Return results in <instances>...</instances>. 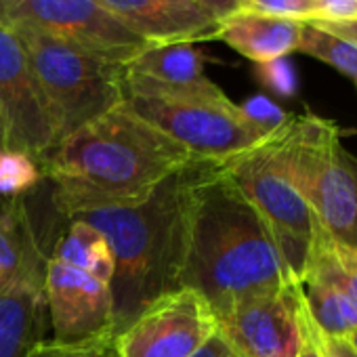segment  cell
Returning a JSON list of instances; mask_svg holds the SVG:
<instances>
[{
	"instance_id": "cell-9",
	"label": "cell",
	"mask_w": 357,
	"mask_h": 357,
	"mask_svg": "<svg viewBox=\"0 0 357 357\" xmlns=\"http://www.w3.org/2000/svg\"><path fill=\"white\" fill-rule=\"evenodd\" d=\"M0 132L3 149L43 158L55 143V124L28 51L13 28L0 22Z\"/></svg>"
},
{
	"instance_id": "cell-29",
	"label": "cell",
	"mask_w": 357,
	"mask_h": 357,
	"mask_svg": "<svg viewBox=\"0 0 357 357\" xmlns=\"http://www.w3.org/2000/svg\"><path fill=\"white\" fill-rule=\"evenodd\" d=\"M190 3L202 7L204 11H208L219 22H223L225 17L240 11V0H190Z\"/></svg>"
},
{
	"instance_id": "cell-33",
	"label": "cell",
	"mask_w": 357,
	"mask_h": 357,
	"mask_svg": "<svg viewBox=\"0 0 357 357\" xmlns=\"http://www.w3.org/2000/svg\"><path fill=\"white\" fill-rule=\"evenodd\" d=\"M0 149H3V132H0Z\"/></svg>"
},
{
	"instance_id": "cell-11",
	"label": "cell",
	"mask_w": 357,
	"mask_h": 357,
	"mask_svg": "<svg viewBox=\"0 0 357 357\" xmlns=\"http://www.w3.org/2000/svg\"><path fill=\"white\" fill-rule=\"evenodd\" d=\"M217 321L240 357H298L305 347L298 284L246 298Z\"/></svg>"
},
{
	"instance_id": "cell-22",
	"label": "cell",
	"mask_w": 357,
	"mask_h": 357,
	"mask_svg": "<svg viewBox=\"0 0 357 357\" xmlns=\"http://www.w3.org/2000/svg\"><path fill=\"white\" fill-rule=\"evenodd\" d=\"M24 357H120L118 334L103 332L82 340L40 338Z\"/></svg>"
},
{
	"instance_id": "cell-10",
	"label": "cell",
	"mask_w": 357,
	"mask_h": 357,
	"mask_svg": "<svg viewBox=\"0 0 357 357\" xmlns=\"http://www.w3.org/2000/svg\"><path fill=\"white\" fill-rule=\"evenodd\" d=\"M219 328L211 305L178 288L153 303L118 332L120 357H192Z\"/></svg>"
},
{
	"instance_id": "cell-13",
	"label": "cell",
	"mask_w": 357,
	"mask_h": 357,
	"mask_svg": "<svg viewBox=\"0 0 357 357\" xmlns=\"http://www.w3.org/2000/svg\"><path fill=\"white\" fill-rule=\"evenodd\" d=\"M149 45L215 40L219 20L190 0H99Z\"/></svg>"
},
{
	"instance_id": "cell-4",
	"label": "cell",
	"mask_w": 357,
	"mask_h": 357,
	"mask_svg": "<svg viewBox=\"0 0 357 357\" xmlns=\"http://www.w3.org/2000/svg\"><path fill=\"white\" fill-rule=\"evenodd\" d=\"M124 101L196 160L221 164L271 135L252 124L213 80L178 89L124 72Z\"/></svg>"
},
{
	"instance_id": "cell-32",
	"label": "cell",
	"mask_w": 357,
	"mask_h": 357,
	"mask_svg": "<svg viewBox=\"0 0 357 357\" xmlns=\"http://www.w3.org/2000/svg\"><path fill=\"white\" fill-rule=\"evenodd\" d=\"M342 340H347V344H349V347H351V349L357 353V330H353V332H351L347 338H342Z\"/></svg>"
},
{
	"instance_id": "cell-5",
	"label": "cell",
	"mask_w": 357,
	"mask_h": 357,
	"mask_svg": "<svg viewBox=\"0 0 357 357\" xmlns=\"http://www.w3.org/2000/svg\"><path fill=\"white\" fill-rule=\"evenodd\" d=\"M286 162L317 227L357 250V158L344 149L338 126L315 114L288 116Z\"/></svg>"
},
{
	"instance_id": "cell-20",
	"label": "cell",
	"mask_w": 357,
	"mask_h": 357,
	"mask_svg": "<svg viewBox=\"0 0 357 357\" xmlns=\"http://www.w3.org/2000/svg\"><path fill=\"white\" fill-rule=\"evenodd\" d=\"M296 51L332 66L334 70H338L340 74L357 82V43L355 40L332 34L324 30L321 26H317L315 22H303Z\"/></svg>"
},
{
	"instance_id": "cell-26",
	"label": "cell",
	"mask_w": 357,
	"mask_h": 357,
	"mask_svg": "<svg viewBox=\"0 0 357 357\" xmlns=\"http://www.w3.org/2000/svg\"><path fill=\"white\" fill-rule=\"evenodd\" d=\"M301 303H303V298H301ZM303 324H305L307 336L313 340V344L319 349V353H321L324 357H357V353L347 344V340H342V338H332V336L321 334V332L313 326V321L309 319L305 307H303Z\"/></svg>"
},
{
	"instance_id": "cell-6",
	"label": "cell",
	"mask_w": 357,
	"mask_h": 357,
	"mask_svg": "<svg viewBox=\"0 0 357 357\" xmlns=\"http://www.w3.org/2000/svg\"><path fill=\"white\" fill-rule=\"evenodd\" d=\"M13 30L32 61L57 143L124 101V66L34 28Z\"/></svg>"
},
{
	"instance_id": "cell-19",
	"label": "cell",
	"mask_w": 357,
	"mask_h": 357,
	"mask_svg": "<svg viewBox=\"0 0 357 357\" xmlns=\"http://www.w3.org/2000/svg\"><path fill=\"white\" fill-rule=\"evenodd\" d=\"M49 257L78 267L103 282H112L114 278L116 263L107 240L97 227L78 219H66V227L55 240Z\"/></svg>"
},
{
	"instance_id": "cell-15",
	"label": "cell",
	"mask_w": 357,
	"mask_h": 357,
	"mask_svg": "<svg viewBox=\"0 0 357 357\" xmlns=\"http://www.w3.org/2000/svg\"><path fill=\"white\" fill-rule=\"evenodd\" d=\"M303 22L240 9L219 24L217 36L255 63L284 59L298 49Z\"/></svg>"
},
{
	"instance_id": "cell-24",
	"label": "cell",
	"mask_w": 357,
	"mask_h": 357,
	"mask_svg": "<svg viewBox=\"0 0 357 357\" xmlns=\"http://www.w3.org/2000/svg\"><path fill=\"white\" fill-rule=\"evenodd\" d=\"M242 112L246 114V118L257 124L259 128H263L265 132H273L275 128H280L284 124V120L288 118V114H284L278 105H273L269 99L265 97H252L250 101H246L244 105H240Z\"/></svg>"
},
{
	"instance_id": "cell-8",
	"label": "cell",
	"mask_w": 357,
	"mask_h": 357,
	"mask_svg": "<svg viewBox=\"0 0 357 357\" xmlns=\"http://www.w3.org/2000/svg\"><path fill=\"white\" fill-rule=\"evenodd\" d=\"M0 22L63 38L120 66L149 47L99 0H0Z\"/></svg>"
},
{
	"instance_id": "cell-3",
	"label": "cell",
	"mask_w": 357,
	"mask_h": 357,
	"mask_svg": "<svg viewBox=\"0 0 357 357\" xmlns=\"http://www.w3.org/2000/svg\"><path fill=\"white\" fill-rule=\"evenodd\" d=\"M206 164V160L190 162L162 181L153 194L139 204L63 217L97 227L114 252L116 269L109 288L114 296L116 334L149 303L178 290L190 196Z\"/></svg>"
},
{
	"instance_id": "cell-17",
	"label": "cell",
	"mask_w": 357,
	"mask_h": 357,
	"mask_svg": "<svg viewBox=\"0 0 357 357\" xmlns=\"http://www.w3.org/2000/svg\"><path fill=\"white\" fill-rule=\"evenodd\" d=\"M298 290L309 319L321 334L347 338L357 330V303L328 271L311 265Z\"/></svg>"
},
{
	"instance_id": "cell-21",
	"label": "cell",
	"mask_w": 357,
	"mask_h": 357,
	"mask_svg": "<svg viewBox=\"0 0 357 357\" xmlns=\"http://www.w3.org/2000/svg\"><path fill=\"white\" fill-rule=\"evenodd\" d=\"M40 181H45V174L38 158L26 151L0 149V198L5 202L26 198Z\"/></svg>"
},
{
	"instance_id": "cell-12",
	"label": "cell",
	"mask_w": 357,
	"mask_h": 357,
	"mask_svg": "<svg viewBox=\"0 0 357 357\" xmlns=\"http://www.w3.org/2000/svg\"><path fill=\"white\" fill-rule=\"evenodd\" d=\"M45 298L55 340H82L116 332L109 282L55 257L47 261Z\"/></svg>"
},
{
	"instance_id": "cell-23",
	"label": "cell",
	"mask_w": 357,
	"mask_h": 357,
	"mask_svg": "<svg viewBox=\"0 0 357 357\" xmlns=\"http://www.w3.org/2000/svg\"><path fill=\"white\" fill-rule=\"evenodd\" d=\"M240 9L296 22H315L319 0H240Z\"/></svg>"
},
{
	"instance_id": "cell-16",
	"label": "cell",
	"mask_w": 357,
	"mask_h": 357,
	"mask_svg": "<svg viewBox=\"0 0 357 357\" xmlns=\"http://www.w3.org/2000/svg\"><path fill=\"white\" fill-rule=\"evenodd\" d=\"M49 321L45 286L20 284L0 294V357H24Z\"/></svg>"
},
{
	"instance_id": "cell-30",
	"label": "cell",
	"mask_w": 357,
	"mask_h": 357,
	"mask_svg": "<svg viewBox=\"0 0 357 357\" xmlns=\"http://www.w3.org/2000/svg\"><path fill=\"white\" fill-rule=\"evenodd\" d=\"M317 26H321L324 30L338 34V36H347L351 40L357 43V22H342V24H330V22H315Z\"/></svg>"
},
{
	"instance_id": "cell-25",
	"label": "cell",
	"mask_w": 357,
	"mask_h": 357,
	"mask_svg": "<svg viewBox=\"0 0 357 357\" xmlns=\"http://www.w3.org/2000/svg\"><path fill=\"white\" fill-rule=\"evenodd\" d=\"M259 80L269 86L278 95H292L294 93V74L290 66L284 59L271 61V63H261L259 66Z\"/></svg>"
},
{
	"instance_id": "cell-27",
	"label": "cell",
	"mask_w": 357,
	"mask_h": 357,
	"mask_svg": "<svg viewBox=\"0 0 357 357\" xmlns=\"http://www.w3.org/2000/svg\"><path fill=\"white\" fill-rule=\"evenodd\" d=\"M315 22H357V0H319V15Z\"/></svg>"
},
{
	"instance_id": "cell-31",
	"label": "cell",
	"mask_w": 357,
	"mask_h": 357,
	"mask_svg": "<svg viewBox=\"0 0 357 357\" xmlns=\"http://www.w3.org/2000/svg\"><path fill=\"white\" fill-rule=\"evenodd\" d=\"M298 357H324V355L319 353V349L313 344V340L307 336V332H305V347H303V351H301Z\"/></svg>"
},
{
	"instance_id": "cell-2",
	"label": "cell",
	"mask_w": 357,
	"mask_h": 357,
	"mask_svg": "<svg viewBox=\"0 0 357 357\" xmlns=\"http://www.w3.org/2000/svg\"><path fill=\"white\" fill-rule=\"evenodd\" d=\"M296 284L271 229L221 164L192 188L178 288L198 292L217 319L246 298Z\"/></svg>"
},
{
	"instance_id": "cell-14",
	"label": "cell",
	"mask_w": 357,
	"mask_h": 357,
	"mask_svg": "<svg viewBox=\"0 0 357 357\" xmlns=\"http://www.w3.org/2000/svg\"><path fill=\"white\" fill-rule=\"evenodd\" d=\"M49 252L26 200H7L0 206V294L20 286H45Z\"/></svg>"
},
{
	"instance_id": "cell-18",
	"label": "cell",
	"mask_w": 357,
	"mask_h": 357,
	"mask_svg": "<svg viewBox=\"0 0 357 357\" xmlns=\"http://www.w3.org/2000/svg\"><path fill=\"white\" fill-rule=\"evenodd\" d=\"M124 72L164 86H204L211 80L204 74V55L192 43L149 45L132 57Z\"/></svg>"
},
{
	"instance_id": "cell-34",
	"label": "cell",
	"mask_w": 357,
	"mask_h": 357,
	"mask_svg": "<svg viewBox=\"0 0 357 357\" xmlns=\"http://www.w3.org/2000/svg\"><path fill=\"white\" fill-rule=\"evenodd\" d=\"M234 357H240V355H238V353H236V355H234Z\"/></svg>"
},
{
	"instance_id": "cell-28",
	"label": "cell",
	"mask_w": 357,
	"mask_h": 357,
	"mask_svg": "<svg viewBox=\"0 0 357 357\" xmlns=\"http://www.w3.org/2000/svg\"><path fill=\"white\" fill-rule=\"evenodd\" d=\"M234 355H236V351H234L231 342L221 332V328H217V332L192 357H234Z\"/></svg>"
},
{
	"instance_id": "cell-7",
	"label": "cell",
	"mask_w": 357,
	"mask_h": 357,
	"mask_svg": "<svg viewBox=\"0 0 357 357\" xmlns=\"http://www.w3.org/2000/svg\"><path fill=\"white\" fill-rule=\"evenodd\" d=\"M286 120L259 145L221 166L271 229L280 255L298 284L311 263L317 223L288 170Z\"/></svg>"
},
{
	"instance_id": "cell-1",
	"label": "cell",
	"mask_w": 357,
	"mask_h": 357,
	"mask_svg": "<svg viewBox=\"0 0 357 357\" xmlns=\"http://www.w3.org/2000/svg\"><path fill=\"white\" fill-rule=\"evenodd\" d=\"M196 158L126 101L53 145L38 162L51 202L70 217L132 206Z\"/></svg>"
}]
</instances>
